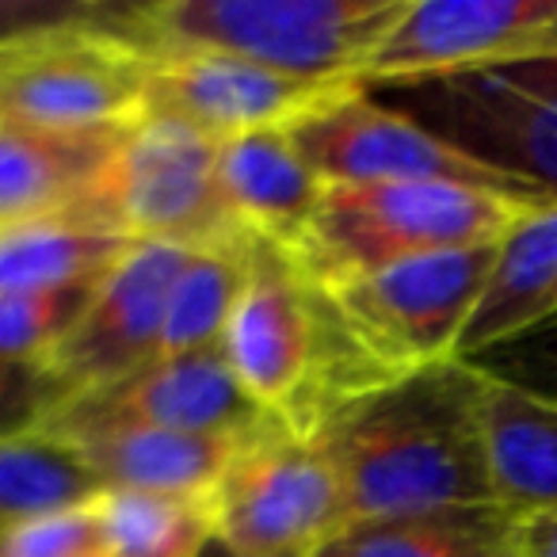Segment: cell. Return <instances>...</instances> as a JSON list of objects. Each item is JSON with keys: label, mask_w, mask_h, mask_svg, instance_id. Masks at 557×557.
Here are the masks:
<instances>
[{"label": "cell", "mask_w": 557, "mask_h": 557, "mask_svg": "<svg viewBox=\"0 0 557 557\" xmlns=\"http://www.w3.org/2000/svg\"><path fill=\"white\" fill-rule=\"evenodd\" d=\"M485 386L478 363L447 359L351 405L318 440L341 473L348 523L500 508L488 481Z\"/></svg>", "instance_id": "cell-1"}, {"label": "cell", "mask_w": 557, "mask_h": 557, "mask_svg": "<svg viewBox=\"0 0 557 557\" xmlns=\"http://www.w3.org/2000/svg\"><path fill=\"white\" fill-rule=\"evenodd\" d=\"M409 0H161L111 12L153 54L199 50L329 85H359Z\"/></svg>", "instance_id": "cell-2"}, {"label": "cell", "mask_w": 557, "mask_h": 557, "mask_svg": "<svg viewBox=\"0 0 557 557\" xmlns=\"http://www.w3.org/2000/svg\"><path fill=\"white\" fill-rule=\"evenodd\" d=\"M363 88L500 176L527 207L557 202V54Z\"/></svg>", "instance_id": "cell-3"}, {"label": "cell", "mask_w": 557, "mask_h": 557, "mask_svg": "<svg viewBox=\"0 0 557 557\" xmlns=\"http://www.w3.org/2000/svg\"><path fill=\"white\" fill-rule=\"evenodd\" d=\"M531 207L466 184L325 187L295 260L325 287L412 256L496 245Z\"/></svg>", "instance_id": "cell-4"}, {"label": "cell", "mask_w": 557, "mask_h": 557, "mask_svg": "<svg viewBox=\"0 0 557 557\" xmlns=\"http://www.w3.org/2000/svg\"><path fill=\"white\" fill-rule=\"evenodd\" d=\"M149 54L111 12H70L0 32V123L126 131L146 119Z\"/></svg>", "instance_id": "cell-5"}, {"label": "cell", "mask_w": 557, "mask_h": 557, "mask_svg": "<svg viewBox=\"0 0 557 557\" xmlns=\"http://www.w3.org/2000/svg\"><path fill=\"white\" fill-rule=\"evenodd\" d=\"M81 225L134 245L240 248L252 240L218 184V141L146 115L123 134L85 202Z\"/></svg>", "instance_id": "cell-6"}, {"label": "cell", "mask_w": 557, "mask_h": 557, "mask_svg": "<svg viewBox=\"0 0 557 557\" xmlns=\"http://www.w3.org/2000/svg\"><path fill=\"white\" fill-rule=\"evenodd\" d=\"M210 523L240 554L310 557L348 523V500L325 447L275 424L240 443L210 493Z\"/></svg>", "instance_id": "cell-7"}, {"label": "cell", "mask_w": 557, "mask_h": 557, "mask_svg": "<svg viewBox=\"0 0 557 557\" xmlns=\"http://www.w3.org/2000/svg\"><path fill=\"white\" fill-rule=\"evenodd\" d=\"M496 245L412 256L348 278L333 287V295L359 341L394 374H412L458 359V344L493 271Z\"/></svg>", "instance_id": "cell-8"}, {"label": "cell", "mask_w": 557, "mask_h": 557, "mask_svg": "<svg viewBox=\"0 0 557 557\" xmlns=\"http://www.w3.org/2000/svg\"><path fill=\"white\" fill-rule=\"evenodd\" d=\"M290 141L325 187L359 184H466L523 202L500 176L466 161L440 138L386 108L363 85H348L318 111L287 126ZM527 207V202H523Z\"/></svg>", "instance_id": "cell-9"}, {"label": "cell", "mask_w": 557, "mask_h": 557, "mask_svg": "<svg viewBox=\"0 0 557 557\" xmlns=\"http://www.w3.org/2000/svg\"><path fill=\"white\" fill-rule=\"evenodd\" d=\"M557 54V0H409L359 73L386 85Z\"/></svg>", "instance_id": "cell-10"}, {"label": "cell", "mask_w": 557, "mask_h": 557, "mask_svg": "<svg viewBox=\"0 0 557 557\" xmlns=\"http://www.w3.org/2000/svg\"><path fill=\"white\" fill-rule=\"evenodd\" d=\"M348 85L302 81L225 54L172 50L149 58L146 115L169 119L210 141L287 131Z\"/></svg>", "instance_id": "cell-11"}, {"label": "cell", "mask_w": 557, "mask_h": 557, "mask_svg": "<svg viewBox=\"0 0 557 557\" xmlns=\"http://www.w3.org/2000/svg\"><path fill=\"white\" fill-rule=\"evenodd\" d=\"M88 420H131L164 432L214 435L233 443H248L278 424L245 394L222 348L153 359L111 386L77 394L54 424H88Z\"/></svg>", "instance_id": "cell-12"}, {"label": "cell", "mask_w": 557, "mask_h": 557, "mask_svg": "<svg viewBox=\"0 0 557 557\" xmlns=\"http://www.w3.org/2000/svg\"><path fill=\"white\" fill-rule=\"evenodd\" d=\"M187 248L134 245L96 287L88 310L54 351L50 367L77 394L111 386L161 359L164 310Z\"/></svg>", "instance_id": "cell-13"}, {"label": "cell", "mask_w": 557, "mask_h": 557, "mask_svg": "<svg viewBox=\"0 0 557 557\" xmlns=\"http://www.w3.org/2000/svg\"><path fill=\"white\" fill-rule=\"evenodd\" d=\"M88 462L103 493H153L210 500L222 473L230 470L240 443L214 435L164 432V428L131 424V420H88V424H54Z\"/></svg>", "instance_id": "cell-14"}, {"label": "cell", "mask_w": 557, "mask_h": 557, "mask_svg": "<svg viewBox=\"0 0 557 557\" xmlns=\"http://www.w3.org/2000/svg\"><path fill=\"white\" fill-rule=\"evenodd\" d=\"M126 131L70 134L0 123V233L47 222L81 225L88 195Z\"/></svg>", "instance_id": "cell-15"}, {"label": "cell", "mask_w": 557, "mask_h": 557, "mask_svg": "<svg viewBox=\"0 0 557 557\" xmlns=\"http://www.w3.org/2000/svg\"><path fill=\"white\" fill-rule=\"evenodd\" d=\"M218 184L245 233L295 252L310 230L325 184L287 131L245 134L218 146Z\"/></svg>", "instance_id": "cell-16"}, {"label": "cell", "mask_w": 557, "mask_h": 557, "mask_svg": "<svg viewBox=\"0 0 557 557\" xmlns=\"http://www.w3.org/2000/svg\"><path fill=\"white\" fill-rule=\"evenodd\" d=\"M557 318V202L531 207L496 245L481 302L458 344V359H478Z\"/></svg>", "instance_id": "cell-17"}, {"label": "cell", "mask_w": 557, "mask_h": 557, "mask_svg": "<svg viewBox=\"0 0 557 557\" xmlns=\"http://www.w3.org/2000/svg\"><path fill=\"white\" fill-rule=\"evenodd\" d=\"M485 450L493 496L508 516H557V401L488 379Z\"/></svg>", "instance_id": "cell-18"}, {"label": "cell", "mask_w": 557, "mask_h": 557, "mask_svg": "<svg viewBox=\"0 0 557 557\" xmlns=\"http://www.w3.org/2000/svg\"><path fill=\"white\" fill-rule=\"evenodd\" d=\"M310 557H519V519L504 508H458L344 523Z\"/></svg>", "instance_id": "cell-19"}, {"label": "cell", "mask_w": 557, "mask_h": 557, "mask_svg": "<svg viewBox=\"0 0 557 557\" xmlns=\"http://www.w3.org/2000/svg\"><path fill=\"white\" fill-rule=\"evenodd\" d=\"M131 248L134 240L73 222L0 233V295L96 287Z\"/></svg>", "instance_id": "cell-20"}, {"label": "cell", "mask_w": 557, "mask_h": 557, "mask_svg": "<svg viewBox=\"0 0 557 557\" xmlns=\"http://www.w3.org/2000/svg\"><path fill=\"white\" fill-rule=\"evenodd\" d=\"M100 493L96 473L62 435L0 440V534L54 511L85 508Z\"/></svg>", "instance_id": "cell-21"}, {"label": "cell", "mask_w": 557, "mask_h": 557, "mask_svg": "<svg viewBox=\"0 0 557 557\" xmlns=\"http://www.w3.org/2000/svg\"><path fill=\"white\" fill-rule=\"evenodd\" d=\"M248 245L187 252L176 283H172L169 310H164L161 356H191V351L222 348L240 278H245Z\"/></svg>", "instance_id": "cell-22"}, {"label": "cell", "mask_w": 557, "mask_h": 557, "mask_svg": "<svg viewBox=\"0 0 557 557\" xmlns=\"http://www.w3.org/2000/svg\"><path fill=\"white\" fill-rule=\"evenodd\" d=\"M96 511L108 557H195V549L214 534L210 500L100 493Z\"/></svg>", "instance_id": "cell-23"}, {"label": "cell", "mask_w": 557, "mask_h": 557, "mask_svg": "<svg viewBox=\"0 0 557 557\" xmlns=\"http://www.w3.org/2000/svg\"><path fill=\"white\" fill-rule=\"evenodd\" d=\"M100 287V283H96ZM96 287L0 295V359L9 363H50L65 344Z\"/></svg>", "instance_id": "cell-24"}, {"label": "cell", "mask_w": 557, "mask_h": 557, "mask_svg": "<svg viewBox=\"0 0 557 557\" xmlns=\"http://www.w3.org/2000/svg\"><path fill=\"white\" fill-rule=\"evenodd\" d=\"M77 389L50 363H9L0 359V440L47 432Z\"/></svg>", "instance_id": "cell-25"}, {"label": "cell", "mask_w": 557, "mask_h": 557, "mask_svg": "<svg viewBox=\"0 0 557 557\" xmlns=\"http://www.w3.org/2000/svg\"><path fill=\"white\" fill-rule=\"evenodd\" d=\"M96 500L85 508L54 511V516L4 531L0 534V557H100L103 531Z\"/></svg>", "instance_id": "cell-26"}, {"label": "cell", "mask_w": 557, "mask_h": 557, "mask_svg": "<svg viewBox=\"0 0 557 557\" xmlns=\"http://www.w3.org/2000/svg\"><path fill=\"white\" fill-rule=\"evenodd\" d=\"M470 363H478L488 379H500L508 386L527 389V394L557 401V318L531 329L519 341L504 344V348L470 359Z\"/></svg>", "instance_id": "cell-27"}, {"label": "cell", "mask_w": 557, "mask_h": 557, "mask_svg": "<svg viewBox=\"0 0 557 557\" xmlns=\"http://www.w3.org/2000/svg\"><path fill=\"white\" fill-rule=\"evenodd\" d=\"M519 557H557V516L519 519Z\"/></svg>", "instance_id": "cell-28"}, {"label": "cell", "mask_w": 557, "mask_h": 557, "mask_svg": "<svg viewBox=\"0 0 557 557\" xmlns=\"http://www.w3.org/2000/svg\"><path fill=\"white\" fill-rule=\"evenodd\" d=\"M195 557H252V554H240V549H233L230 542H222L218 534H210V539L195 549Z\"/></svg>", "instance_id": "cell-29"}, {"label": "cell", "mask_w": 557, "mask_h": 557, "mask_svg": "<svg viewBox=\"0 0 557 557\" xmlns=\"http://www.w3.org/2000/svg\"><path fill=\"white\" fill-rule=\"evenodd\" d=\"M100 557H108V554H100Z\"/></svg>", "instance_id": "cell-30"}]
</instances>
